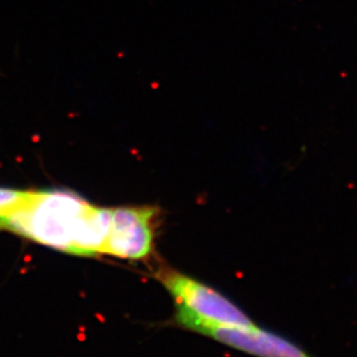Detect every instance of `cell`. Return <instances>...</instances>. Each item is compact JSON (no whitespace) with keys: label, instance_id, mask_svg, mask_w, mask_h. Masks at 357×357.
Wrapping results in <instances>:
<instances>
[{"label":"cell","instance_id":"2","mask_svg":"<svg viewBox=\"0 0 357 357\" xmlns=\"http://www.w3.org/2000/svg\"><path fill=\"white\" fill-rule=\"evenodd\" d=\"M176 304L180 326L196 331L204 326L253 327L257 324L234 302L215 289L173 269L157 275Z\"/></svg>","mask_w":357,"mask_h":357},{"label":"cell","instance_id":"3","mask_svg":"<svg viewBox=\"0 0 357 357\" xmlns=\"http://www.w3.org/2000/svg\"><path fill=\"white\" fill-rule=\"evenodd\" d=\"M153 216L155 210L149 206L110 209L109 227L102 255L127 260L148 258L153 245Z\"/></svg>","mask_w":357,"mask_h":357},{"label":"cell","instance_id":"5","mask_svg":"<svg viewBox=\"0 0 357 357\" xmlns=\"http://www.w3.org/2000/svg\"><path fill=\"white\" fill-rule=\"evenodd\" d=\"M24 190L0 187V220L17 206Z\"/></svg>","mask_w":357,"mask_h":357},{"label":"cell","instance_id":"1","mask_svg":"<svg viewBox=\"0 0 357 357\" xmlns=\"http://www.w3.org/2000/svg\"><path fill=\"white\" fill-rule=\"evenodd\" d=\"M109 220L110 209L73 192L24 190L17 206L0 220V231L71 255H102Z\"/></svg>","mask_w":357,"mask_h":357},{"label":"cell","instance_id":"4","mask_svg":"<svg viewBox=\"0 0 357 357\" xmlns=\"http://www.w3.org/2000/svg\"><path fill=\"white\" fill-rule=\"evenodd\" d=\"M196 333L211 337L255 357H312L298 344L271 331L255 325L253 327L204 326Z\"/></svg>","mask_w":357,"mask_h":357}]
</instances>
